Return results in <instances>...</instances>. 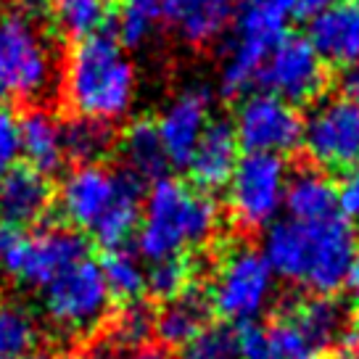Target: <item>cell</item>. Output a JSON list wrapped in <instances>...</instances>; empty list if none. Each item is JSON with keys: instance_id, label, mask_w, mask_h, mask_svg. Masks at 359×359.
<instances>
[{"instance_id": "cell-22", "label": "cell", "mask_w": 359, "mask_h": 359, "mask_svg": "<svg viewBox=\"0 0 359 359\" xmlns=\"http://www.w3.org/2000/svg\"><path fill=\"white\" fill-rule=\"evenodd\" d=\"M122 172V180H119V196L116 201L111 203V209L106 212L101 222L95 224L93 236L95 241L103 246V251H122L127 248V243L137 238V230H140V219H143V182L130 175V172Z\"/></svg>"}, {"instance_id": "cell-25", "label": "cell", "mask_w": 359, "mask_h": 359, "mask_svg": "<svg viewBox=\"0 0 359 359\" xmlns=\"http://www.w3.org/2000/svg\"><path fill=\"white\" fill-rule=\"evenodd\" d=\"M48 13L61 37L79 43L103 32L111 16V0H48Z\"/></svg>"}, {"instance_id": "cell-5", "label": "cell", "mask_w": 359, "mask_h": 359, "mask_svg": "<svg viewBox=\"0 0 359 359\" xmlns=\"http://www.w3.org/2000/svg\"><path fill=\"white\" fill-rule=\"evenodd\" d=\"M230 27L219 88L227 98H238L257 85L272 50L288 37V13L280 0H241Z\"/></svg>"}, {"instance_id": "cell-29", "label": "cell", "mask_w": 359, "mask_h": 359, "mask_svg": "<svg viewBox=\"0 0 359 359\" xmlns=\"http://www.w3.org/2000/svg\"><path fill=\"white\" fill-rule=\"evenodd\" d=\"M161 19V0H124L116 16V40L122 48H137L154 34Z\"/></svg>"}, {"instance_id": "cell-41", "label": "cell", "mask_w": 359, "mask_h": 359, "mask_svg": "<svg viewBox=\"0 0 359 359\" xmlns=\"http://www.w3.org/2000/svg\"><path fill=\"white\" fill-rule=\"evenodd\" d=\"M22 359H56V357H50V354H40V351H32V354H27V357Z\"/></svg>"}, {"instance_id": "cell-13", "label": "cell", "mask_w": 359, "mask_h": 359, "mask_svg": "<svg viewBox=\"0 0 359 359\" xmlns=\"http://www.w3.org/2000/svg\"><path fill=\"white\" fill-rule=\"evenodd\" d=\"M122 172L103 164H77L58 185V209L74 230H95L119 196Z\"/></svg>"}, {"instance_id": "cell-7", "label": "cell", "mask_w": 359, "mask_h": 359, "mask_svg": "<svg viewBox=\"0 0 359 359\" xmlns=\"http://www.w3.org/2000/svg\"><path fill=\"white\" fill-rule=\"evenodd\" d=\"M209 304L233 325L257 323L275 299V272L254 246L230 248L209 285Z\"/></svg>"}, {"instance_id": "cell-2", "label": "cell", "mask_w": 359, "mask_h": 359, "mask_svg": "<svg viewBox=\"0 0 359 359\" xmlns=\"http://www.w3.org/2000/svg\"><path fill=\"white\" fill-rule=\"evenodd\" d=\"M64 95L82 119L119 122L135 101V67L114 34L98 32L74 43L64 64Z\"/></svg>"}, {"instance_id": "cell-24", "label": "cell", "mask_w": 359, "mask_h": 359, "mask_svg": "<svg viewBox=\"0 0 359 359\" xmlns=\"http://www.w3.org/2000/svg\"><path fill=\"white\" fill-rule=\"evenodd\" d=\"M122 158H124V172H130L140 182H148L151 185L156 180L167 177L169 161L167 154L161 148V140H158L156 124L151 122H135L122 137Z\"/></svg>"}, {"instance_id": "cell-21", "label": "cell", "mask_w": 359, "mask_h": 359, "mask_svg": "<svg viewBox=\"0 0 359 359\" xmlns=\"http://www.w3.org/2000/svg\"><path fill=\"white\" fill-rule=\"evenodd\" d=\"M209 314H212L209 296L198 288H188L182 296L161 304L154 323V336L169 348H188L193 338L209 325Z\"/></svg>"}, {"instance_id": "cell-23", "label": "cell", "mask_w": 359, "mask_h": 359, "mask_svg": "<svg viewBox=\"0 0 359 359\" xmlns=\"http://www.w3.org/2000/svg\"><path fill=\"white\" fill-rule=\"evenodd\" d=\"M22 156L27 167L43 177L64 167V124L45 109H32L22 116Z\"/></svg>"}, {"instance_id": "cell-42", "label": "cell", "mask_w": 359, "mask_h": 359, "mask_svg": "<svg viewBox=\"0 0 359 359\" xmlns=\"http://www.w3.org/2000/svg\"><path fill=\"white\" fill-rule=\"evenodd\" d=\"M280 3H283V0H280Z\"/></svg>"}, {"instance_id": "cell-10", "label": "cell", "mask_w": 359, "mask_h": 359, "mask_svg": "<svg viewBox=\"0 0 359 359\" xmlns=\"http://www.w3.org/2000/svg\"><path fill=\"white\" fill-rule=\"evenodd\" d=\"M302 146L320 169L359 164V106L344 95L317 101L304 119Z\"/></svg>"}, {"instance_id": "cell-19", "label": "cell", "mask_w": 359, "mask_h": 359, "mask_svg": "<svg viewBox=\"0 0 359 359\" xmlns=\"http://www.w3.org/2000/svg\"><path fill=\"white\" fill-rule=\"evenodd\" d=\"M291 320L320 351L336 346V344H348L354 336H359L357 317L348 312L346 304L336 296L306 299L296 306Z\"/></svg>"}, {"instance_id": "cell-31", "label": "cell", "mask_w": 359, "mask_h": 359, "mask_svg": "<svg viewBox=\"0 0 359 359\" xmlns=\"http://www.w3.org/2000/svg\"><path fill=\"white\" fill-rule=\"evenodd\" d=\"M267 330V351L269 359H323V351L304 336L291 317L275 320Z\"/></svg>"}, {"instance_id": "cell-9", "label": "cell", "mask_w": 359, "mask_h": 359, "mask_svg": "<svg viewBox=\"0 0 359 359\" xmlns=\"http://www.w3.org/2000/svg\"><path fill=\"white\" fill-rule=\"evenodd\" d=\"M43 309L58 333L85 336L95 330L111 309V293L103 283L101 267L88 259L67 269L45 288Z\"/></svg>"}, {"instance_id": "cell-26", "label": "cell", "mask_w": 359, "mask_h": 359, "mask_svg": "<svg viewBox=\"0 0 359 359\" xmlns=\"http://www.w3.org/2000/svg\"><path fill=\"white\" fill-rule=\"evenodd\" d=\"M40 341L34 314L19 302H0V359H22Z\"/></svg>"}, {"instance_id": "cell-27", "label": "cell", "mask_w": 359, "mask_h": 359, "mask_svg": "<svg viewBox=\"0 0 359 359\" xmlns=\"http://www.w3.org/2000/svg\"><path fill=\"white\" fill-rule=\"evenodd\" d=\"M116 143L114 127L95 119L74 116L69 124H64V148L67 156H72L77 164H98Z\"/></svg>"}, {"instance_id": "cell-18", "label": "cell", "mask_w": 359, "mask_h": 359, "mask_svg": "<svg viewBox=\"0 0 359 359\" xmlns=\"http://www.w3.org/2000/svg\"><path fill=\"white\" fill-rule=\"evenodd\" d=\"M50 203H53V188L48 177L27 164L0 177V217L6 219V224L27 227L40 222L50 212Z\"/></svg>"}, {"instance_id": "cell-15", "label": "cell", "mask_w": 359, "mask_h": 359, "mask_svg": "<svg viewBox=\"0 0 359 359\" xmlns=\"http://www.w3.org/2000/svg\"><path fill=\"white\" fill-rule=\"evenodd\" d=\"M306 40L323 64L351 69L359 64V0H338L309 19Z\"/></svg>"}, {"instance_id": "cell-33", "label": "cell", "mask_w": 359, "mask_h": 359, "mask_svg": "<svg viewBox=\"0 0 359 359\" xmlns=\"http://www.w3.org/2000/svg\"><path fill=\"white\" fill-rule=\"evenodd\" d=\"M188 359H238V330L206 325L188 346Z\"/></svg>"}, {"instance_id": "cell-17", "label": "cell", "mask_w": 359, "mask_h": 359, "mask_svg": "<svg viewBox=\"0 0 359 359\" xmlns=\"http://www.w3.org/2000/svg\"><path fill=\"white\" fill-rule=\"evenodd\" d=\"M238 148L241 146H238L233 124L212 119L193 151L191 164H188V172H191L193 182L198 185V191L209 193L224 188L230 182L233 169L238 164Z\"/></svg>"}, {"instance_id": "cell-12", "label": "cell", "mask_w": 359, "mask_h": 359, "mask_svg": "<svg viewBox=\"0 0 359 359\" xmlns=\"http://www.w3.org/2000/svg\"><path fill=\"white\" fill-rule=\"evenodd\" d=\"M325 64L309 45V40L302 34H288L262 67L257 85L264 88L262 93L299 106L317 101L325 90Z\"/></svg>"}, {"instance_id": "cell-30", "label": "cell", "mask_w": 359, "mask_h": 359, "mask_svg": "<svg viewBox=\"0 0 359 359\" xmlns=\"http://www.w3.org/2000/svg\"><path fill=\"white\" fill-rule=\"evenodd\" d=\"M188 288H193V267L188 259H161L154 262L151 269H146V291L158 302H172Z\"/></svg>"}, {"instance_id": "cell-16", "label": "cell", "mask_w": 359, "mask_h": 359, "mask_svg": "<svg viewBox=\"0 0 359 359\" xmlns=\"http://www.w3.org/2000/svg\"><path fill=\"white\" fill-rule=\"evenodd\" d=\"M241 0H161V19L191 45H209L233 24Z\"/></svg>"}, {"instance_id": "cell-1", "label": "cell", "mask_w": 359, "mask_h": 359, "mask_svg": "<svg viewBox=\"0 0 359 359\" xmlns=\"http://www.w3.org/2000/svg\"><path fill=\"white\" fill-rule=\"evenodd\" d=\"M275 278L299 285L312 296H333L346 285L357 257V236L338 214L320 222L278 219L269 224L259 248Z\"/></svg>"}, {"instance_id": "cell-3", "label": "cell", "mask_w": 359, "mask_h": 359, "mask_svg": "<svg viewBox=\"0 0 359 359\" xmlns=\"http://www.w3.org/2000/svg\"><path fill=\"white\" fill-rule=\"evenodd\" d=\"M217 230L219 206L209 193L180 180L161 177L143 198V219L135 241L148 262H161L206 246Z\"/></svg>"}, {"instance_id": "cell-37", "label": "cell", "mask_w": 359, "mask_h": 359, "mask_svg": "<svg viewBox=\"0 0 359 359\" xmlns=\"http://www.w3.org/2000/svg\"><path fill=\"white\" fill-rule=\"evenodd\" d=\"M79 359H167L158 348L140 346V348H122L116 344H103L95 351H88Z\"/></svg>"}, {"instance_id": "cell-39", "label": "cell", "mask_w": 359, "mask_h": 359, "mask_svg": "<svg viewBox=\"0 0 359 359\" xmlns=\"http://www.w3.org/2000/svg\"><path fill=\"white\" fill-rule=\"evenodd\" d=\"M346 285H348V291H351L359 299V251H357V257H354V262H351V269H348Z\"/></svg>"}, {"instance_id": "cell-8", "label": "cell", "mask_w": 359, "mask_h": 359, "mask_svg": "<svg viewBox=\"0 0 359 359\" xmlns=\"http://www.w3.org/2000/svg\"><path fill=\"white\" fill-rule=\"evenodd\" d=\"M291 172L283 156L269 154H246L238 158L233 177L227 182V206L238 227L262 230L278 222V214L285 203Z\"/></svg>"}, {"instance_id": "cell-35", "label": "cell", "mask_w": 359, "mask_h": 359, "mask_svg": "<svg viewBox=\"0 0 359 359\" xmlns=\"http://www.w3.org/2000/svg\"><path fill=\"white\" fill-rule=\"evenodd\" d=\"M338 209L348 224H359V164L346 169L338 182Z\"/></svg>"}, {"instance_id": "cell-28", "label": "cell", "mask_w": 359, "mask_h": 359, "mask_svg": "<svg viewBox=\"0 0 359 359\" xmlns=\"http://www.w3.org/2000/svg\"><path fill=\"white\" fill-rule=\"evenodd\" d=\"M98 267H101L103 283L111 293V299H119L124 304L140 302V296L146 291V269L133 251L127 248L106 251Z\"/></svg>"}, {"instance_id": "cell-11", "label": "cell", "mask_w": 359, "mask_h": 359, "mask_svg": "<svg viewBox=\"0 0 359 359\" xmlns=\"http://www.w3.org/2000/svg\"><path fill=\"white\" fill-rule=\"evenodd\" d=\"M302 127L304 119L299 116L296 106L269 93L246 95L238 106L233 122L238 146L246 148V154L269 156H283L302 146Z\"/></svg>"}, {"instance_id": "cell-38", "label": "cell", "mask_w": 359, "mask_h": 359, "mask_svg": "<svg viewBox=\"0 0 359 359\" xmlns=\"http://www.w3.org/2000/svg\"><path fill=\"white\" fill-rule=\"evenodd\" d=\"M341 88H344V98H348L351 103H357L359 106V64L351 69H344Z\"/></svg>"}, {"instance_id": "cell-40", "label": "cell", "mask_w": 359, "mask_h": 359, "mask_svg": "<svg viewBox=\"0 0 359 359\" xmlns=\"http://www.w3.org/2000/svg\"><path fill=\"white\" fill-rule=\"evenodd\" d=\"M336 359H359V338H354V341L344 344V348L336 354Z\"/></svg>"}, {"instance_id": "cell-14", "label": "cell", "mask_w": 359, "mask_h": 359, "mask_svg": "<svg viewBox=\"0 0 359 359\" xmlns=\"http://www.w3.org/2000/svg\"><path fill=\"white\" fill-rule=\"evenodd\" d=\"M212 122V95L206 88H188L172 98L156 122V133L161 148L167 154L169 167L191 164L193 151L198 146L201 135Z\"/></svg>"}, {"instance_id": "cell-20", "label": "cell", "mask_w": 359, "mask_h": 359, "mask_svg": "<svg viewBox=\"0 0 359 359\" xmlns=\"http://www.w3.org/2000/svg\"><path fill=\"white\" fill-rule=\"evenodd\" d=\"M283 209L288 212V219H296V222H320V219L338 217L341 214V209H338V185L323 169H296L288 177Z\"/></svg>"}, {"instance_id": "cell-6", "label": "cell", "mask_w": 359, "mask_h": 359, "mask_svg": "<svg viewBox=\"0 0 359 359\" xmlns=\"http://www.w3.org/2000/svg\"><path fill=\"white\" fill-rule=\"evenodd\" d=\"M56 82L53 45L34 16L19 11L0 13V98L37 101Z\"/></svg>"}, {"instance_id": "cell-36", "label": "cell", "mask_w": 359, "mask_h": 359, "mask_svg": "<svg viewBox=\"0 0 359 359\" xmlns=\"http://www.w3.org/2000/svg\"><path fill=\"white\" fill-rule=\"evenodd\" d=\"M238 359H269L264 325H243L238 330Z\"/></svg>"}, {"instance_id": "cell-34", "label": "cell", "mask_w": 359, "mask_h": 359, "mask_svg": "<svg viewBox=\"0 0 359 359\" xmlns=\"http://www.w3.org/2000/svg\"><path fill=\"white\" fill-rule=\"evenodd\" d=\"M22 161V116L0 106V177Z\"/></svg>"}, {"instance_id": "cell-4", "label": "cell", "mask_w": 359, "mask_h": 359, "mask_svg": "<svg viewBox=\"0 0 359 359\" xmlns=\"http://www.w3.org/2000/svg\"><path fill=\"white\" fill-rule=\"evenodd\" d=\"M88 241L74 227L0 224V272L27 288H48L67 269L88 262Z\"/></svg>"}, {"instance_id": "cell-32", "label": "cell", "mask_w": 359, "mask_h": 359, "mask_svg": "<svg viewBox=\"0 0 359 359\" xmlns=\"http://www.w3.org/2000/svg\"><path fill=\"white\" fill-rule=\"evenodd\" d=\"M154 323L156 312L143 302L124 304V309L116 314L111 330V344L122 348H140L154 336Z\"/></svg>"}]
</instances>
